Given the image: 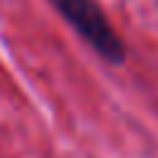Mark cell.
<instances>
[{"label":"cell","mask_w":158,"mask_h":158,"mask_svg":"<svg viewBox=\"0 0 158 158\" xmlns=\"http://www.w3.org/2000/svg\"><path fill=\"white\" fill-rule=\"evenodd\" d=\"M49 5L104 62L114 67L126 62V44L96 0H49Z\"/></svg>","instance_id":"cell-1"}]
</instances>
